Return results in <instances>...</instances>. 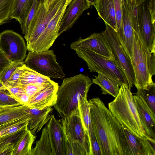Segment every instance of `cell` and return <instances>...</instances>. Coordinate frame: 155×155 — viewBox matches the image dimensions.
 Masks as SVG:
<instances>
[{"label": "cell", "instance_id": "cell-1", "mask_svg": "<svg viewBox=\"0 0 155 155\" xmlns=\"http://www.w3.org/2000/svg\"><path fill=\"white\" fill-rule=\"evenodd\" d=\"M91 118L102 155H124L126 140L122 125L98 97L89 101Z\"/></svg>", "mask_w": 155, "mask_h": 155}, {"label": "cell", "instance_id": "cell-2", "mask_svg": "<svg viewBox=\"0 0 155 155\" xmlns=\"http://www.w3.org/2000/svg\"><path fill=\"white\" fill-rule=\"evenodd\" d=\"M93 84L87 76L82 74L64 78L57 92V98L54 106L62 119L79 111L78 98H87L89 88Z\"/></svg>", "mask_w": 155, "mask_h": 155}, {"label": "cell", "instance_id": "cell-3", "mask_svg": "<svg viewBox=\"0 0 155 155\" xmlns=\"http://www.w3.org/2000/svg\"><path fill=\"white\" fill-rule=\"evenodd\" d=\"M134 41L131 62L134 76V85L137 89L148 90L155 83V54L146 46L141 36L138 26L133 28Z\"/></svg>", "mask_w": 155, "mask_h": 155}, {"label": "cell", "instance_id": "cell-4", "mask_svg": "<svg viewBox=\"0 0 155 155\" xmlns=\"http://www.w3.org/2000/svg\"><path fill=\"white\" fill-rule=\"evenodd\" d=\"M108 107L114 116L133 134L141 137H148L143 128L133 94L128 85L123 84L120 87L118 95L108 104Z\"/></svg>", "mask_w": 155, "mask_h": 155}, {"label": "cell", "instance_id": "cell-5", "mask_svg": "<svg viewBox=\"0 0 155 155\" xmlns=\"http://www.w3.org/2000/svg\"><path fill=\"white\" fill-rule=\"evenodd\" d=\"M67 151L73 155H91L89 137L82 124L79 111L62 119Z\"/></svg>", "mask_w": 155, "mask_h": 155}, {"label": "cell", "instance_id": "cell-6", "mask_svg": "<svg viewBox=\"0 0 155 155\" xmlns=\"http://www.w3.org/2000/svg\"><path fill=\"white\" fill-rule=\"evenodd\" d=\"M78 57L86 63L90 72H97L116 80L122 85L128 86L123 71L115 60H112L93 51L79 49L75 51Z\"/></svg>", "mask_w": 155, "mask_h": 155}, {"label": "cell", "instance_id": "cell-7", "mask_svg": "<svg viewBox=\"0 0 155 155\" xmlns=\"http://www.w3.org/2000/svg\"><path fill=\"white\" fill-rule=\"evenodd\" d=\"M53 50L41 52L28 51L24 64L36 72L49 78L62 79L65 76L63 68L57 62Z\"/></svg>", "mask_w": 155, "mask_h": 155}, {"label": "cell", "instance_id": "cell-8", "mask_svg": "<svg viewBox=\"0 0 155 155\" xmlns=\"http://www.w3.org/2000/svg\"><path fill=\"white\" fill-rule=\"evenodd\" d=\"M102 33L106 40L114 60L123 71L127 81L129 89L134 85V74L131 60L119 41L117 32L106 24Z\"/></svg>", "mask_w": 155, "mask_h": 155}, {"label": "cell", "instance_id": "cell-9", "mask_svg": "<svg viewBox=\"0 0 155 155\" xmlns=\"http://www.w3.org/2000/svg\"><path fill=\"white\" fill-rule=\"evenodd\" d=\"M0 49L12 62H22L26 56L27 50L23 38L12 30L0 33Z\"/></svg>", "mask_w": 155, "mask_h": 155}, {"label": "cell", "instance_id": "cell-10", "mask_svg": "<svg viewBox=\"0 0 155 155\" xmlns=\"http://www.w3.org/2000/svg\"><path fill=\"white\" fill-rule=\"evenodd\" d=\"M66 1L50 21L38 38L28 50L41 52L49 49L57 38L61 21L68 6Z\"/></svg>", "mask_w": 155, "mask_h": 155}, {"label": "cell", "instance_id": "cell-11", "mask_svg": "<svg viewBox=\"0 0 155 155\" xmlns=\"http://www.w3.org/2000/svg\"><path fill=\"white\" fill-rule=\"evenodd\" d=\"M138 24L141 38L146 46L155 54V22L152 20L148 8L147 0L137 6Z\"/></svg>", "mask_w": 155, "mask_h": 155}, {"label": "cell", "instance_id": "cell-12", "mask_svg": "<svg viewBox=\"0 0 155 155\" xmlns=\"http://www.w3.org/2000/svg\"><path fill=\"white\" fill-rule=\"evenodd\" d=\"M70 47L75 51L79 49L91 51L108 59L114 60L110 47L102 32L93 33L85 38H80L72 42Z\"/></svg>", "mask_w": 155, "mask_h": 155}, {"label": "cell", "instance_id": "cell-13", "mask_svg": "<svg viewBox=\"0 0 155 155\" xmlns=\"http://www.w3.org/2000/svg\"><path fill=\"white\" fill-rule=\"evenodd\" d=\"M126 140L125 155H155V140L137 137L121 124Z\"/></svg>", "mask_w": 155, "mask_h": 155}, {"label": "cell", "instance_id": "cell-14", "mask_svg": "<svg viewBox=\"0 0 155 155\" xmlns=\"http://www.w3.org/2000/svg\"><path fill=\"white\" fill-rule=\"evenodd\" d=\"M46 127L52 150L51 155H66L65 137L61 120H57L52 114Z\"/></svg>", "mask_w": 155, "mask_h": 155}, {"label": "cell", "instance_id": "cell-15", "mask_svg": "<svg viewBox=\"0 0 155 155\" xmlns=\"http://www.w3.org/2000/svg\"><path fill=\"white\" fill-rule=\"evenodd\" d=\"M123 14V34L119 40L131 60L132 56L134 31L130 15V0H121Z\"/></svg>", "mask_w": 155, "mask_h": 155}, {"label": "cell", "instance_id": "cell-16", "mask_svg": "<svg viewBox=\"0 0 155 155\" xmlns=\"http://www.w3.org/2000/svg\"><path fill=\"white\" fill-rule=\"evenodd\" d=\"M68 6L61 21L59 36L71 28L84 12L91 5L86 0H72Z\"/></svg>", "mask_w": 155, "mask_h": 155}, {"label": "cell", "instance_id": "cell-17", "mask_svg": "<svg viewBox=\"0 0 155 155\" xmlns=\"http://www.w3.org/2000/svg\"><path fill=\"white\" fill-rule=\"evenodd\" d=\"M46 14L44 3H39L37 11L30 24L27 32L25 35L28 51L46 28L44 20Z\"/></svg>", "mask_w": 155, "mask_h": 155}, {"label": "cell", "instance_id": "cell-18", "mask_svg": "<svg viewBox=\"0 0 155 155\" xmlns=\"http://www.w3.org/2000/svg\"><path fill=\"white\" fill-rule=\"evenodd\" d=\"M143 128L147 136L155 139V114L138 96H133Z\"/></svg>", "mask_w": 155, "mask_h": 155}, {"label": "cell", "instance_id": "cell-19", "mask_svg": "<svg viewBox=\"0 0 155 155\" xmlns=\"http://www.w3.org/2000/svg\"><path fill=\"white\" fill-rule=\"evenodd\" d=\"M58 84L53 81L37 95L31 99L26 105L29 107L42 109L54 106L56 104Z\"/></svg>", "mask_w": 155, "mask_h": 155}, {"label": "cell", "instance_id": "cell-20", "mask_svg": "<svg viewBox=\"0 0 155 155\" xmlns=\"http://www.w3.org/2000/svg\"><path fill=\"white\" fill-rule=\"evenodd\" d=\"M53 109L49 106L42 109L28 107L26 112L29 117L28 128L34 135L39 131L51 118Z\"/></svg>", "mask_w": 155, "mask_h": 155}, {"label": "cell", "instance_id": "cell-21", "mask_svg": "<svg viewBox=\"0 0 155 155\" xmlns=\"http://www.w3.org/2000/svg\"><path fill=\"white\" fill-rule=\"evenodd\" d=\"M78 105L82 124L89 137L91 148H96L99 146V144L92 127L90 114V104L87 98L80 97L78 99Z\"/></svg>", "mask_w": 155, "mask_h": 155}, {"label": "cell", "instance_id": "cell-22", "mask_svg": "<svg viewBox=\"0 0 155 155\" xmlns=\"http://www.w3.org/2000/svg\"><path fill=\"white\" fill-rule=\"evenodd\" d=\"M99 16L106 24L117 32L114 0H97L93 5Z\"/></svg>", "mask_w": 155, "mask_h": 155}, {"label": "cell", "instance_id": "cell-23", "mask_svg": "<svg viewBox=\"0 0 155 155\" xmlns=\"http://www.w3.org/2000/svg\"><path fill=\"white\" fill-rule=\"evenodd\" d=\"M34 0H14L10 18L14 19L20 24L22 29L28 15Z\"/></svg>", "mask_w": 155, "mask_h": 155}, {"label": "cell", "instance_id": "cell-24", "mask_svg": "<svg viewBox=\"0 0 155 155\" xmlns=\"http://www.w3.org/2000/svg\"><path fill=\"white\" fill-rule=\"evenodd\" d=\"M92 80L93 83L101 87L102 94H109L115 98L118 94L119 87L122 85L117 81L111 79L101 73Z\"/></svg>", "mask_w": 155, "mask_h": 155}, {"label": "cell", "instance_id": "cell-25", "mask_svg": "<svg viewBox=\"0 0 155 155\" xmlns=\"http://www.w3.org/2000/svg\"><path fill=\"white\" fill-rule=\"evenodd\" d=\"M36 137L28 128L26 129L15 144L12 155H30Z\"/></svg>", "mask_w": 155, "mask_h": 155}, {"label": "cell", "instance_id": "cell-26", "mask_svg": "<svg viewBox=\"0 0 155 155\" xmlns=\"http://www.w3.org/2000/svg\"><path fill=\"white\" fill-rule=\"evenodd\" d=\"M29 117H24L9 121L0 125V138L28 128Z\"/></svg>", "mask_w": 155, "mask_h": 155}, {"label": "cell", "instance_id": "cell-27", "mask_svg": "<svg viewBox=\"0 0 155 155\" xmlns=\"http://www.w3.org/2000/svg\"><path fill=\"white\" fill-rule=\"evenodd\" d=\"M26 105L0 108V125L9 121L28 117Z\"/></svg>", "mask_w": 155, "mask_h": 155}, {"label": "cell", "instance_id": "cell-28", "mask_svg": "<svg viewBox=\"0 0 155 155\" xmlns=\"http://www.w3.org/2000/svg\"><path fill=\"white\" fill-rule=\"evenodd\" d=\"M52 81L50 78L28 68L25 65L24 71L20 79L19 86H23L32 83H48Z\"/></svg>", "mask_w": 155, "mask_h": 155}, {"label": "cell", "instance_id": "cell-29", "mask_svg": "<svg viewBox=\"0 0 155 155\" xmlns=\"http://www.w3.org/2000/svg\"><path fill=\"white\" fill-rule=\"evenodd\" d=\"M52 150L46 126L42 129L40 139L36 142L30 155H51Z\"/></svg>", "mask_w": 155, "mask_h": 155}, {"label": "cell", "instance_id": "cell-30", "mask_svg": "<svg viewBox=\"0 0 155 155\" xmlns=\"http://www.w3.org/2000/svg\"><path fill=\"white\" fill-rule=\"evenodd\" d=\"M25 130L0 138V155H12L15 144Z\"/></svg>", "mask_w": 155, "mask_h": 155}, {"label": "cell", "instance_id": "cell-31", "mask_svg": "<svg viewBox=\"0 0 155 155\" xmlns=\"http://www.w3.org/2000/svg\"><path fill=\"white\" fill-rule=\"evenodd\" d=\"M135 94L145 102L152 112L155 114V85L148 90L137 88Z\"/></svg>", "mask_w": 155, "mask_h": 155}, {"label": "cell", "instance_id": "cell-32", "mask_svg": "<svg viewBox=\"0 0 155 155\" xmlns=\"http://www.w3.org/2000/svg\"><path fill=\"white\" fill-rule=\"evenodd\" d=\"M14 0H0V25L9 22Z\"/></svg>", "mask_w": 155, "mask_h": 155}, {"label": "cell", "instance_id": "cell-33", "mask_svg": "<svg viewBox=\"0 0 155 155\" xmlns=\"http://www.w3.org/2000/svg\"><path fill=\"white\" fill-rule=\"evenodd\" d=\"M117 33L119 40L123 34V14L121 0H114Z\"/></svg>", "mask_w": 155, "mask_h": 155}, {"label": "cell", "instance_id": "cell-34", "mask_svg": "<svg viewBox=\"0 0 155 155\" xmlns=\"http://www.w3.org/2000/svg\"><path fill=\"white\" fill-rule=\"evenodd\" d=\"M21 105L20 101L9 93L0 90V108L16 107Z\"/></svg>", "mask_w": 155, "mask_h": 155}, {"label": "cell", "instance_id": "cell-35", "mask_svg": "<svg viewBox=\"0 0 155 155\" xmlns=\"http://www.w3.org/2000/svg\"><path fill=\"white\" fill-rule=\"evenodd\" d=\"M53 81L51 82L45 84H30L21 86L23 87L26 94L30 99L46 88Z\"/></svg>", "mask_w": 155, "mask_h": 155}, {"label": "cell", "instance_id": "cell-36", "mask_svg": "<svg viewBox=\"0 0 155 155\" xmlns=\"http://www.w3.org/2000/svg\"><path fill=\"white\" fill-rule=\"evenodd\" d=\"M24 64V61L12 62L5 68L0 74V81L5 86L8 80L16 69Z\"/></svg>", "mask_w": 155, "mask_h": 155}, {"label": "cell", "instance_id": "cell-37", "mask_svg": "<svg viewBox=\"0 0 155 155\" xmlns=\"http://www.w3.org/2000/svg\"><path fill=\"white\" fill-rule=\"evenodd\" d=\"M24 64L18 67L6 83L5 86L11 87L19 86L20 79L24 71Z\"/></svg>", "mask_w": 155, "mask_h": 155}, {"label": "cell", "instance_id": "cell-38", "mask_svg": "<svg viewBox=\"0 0 155 155\" xmlns=\"http://www.w3.org/2000/svg\"><path fill=\"white\" fill-rule=\"evenodd\" d=\"M66 0H55L49 10L46 12L45 19V24H47L56 14L60 7L66 2Z\"/></svg>", "mask_w": 155, "mask_h": 155}, {"label": "cell", "instance_id": "cell-39", "mask_svg": "<svg viewBox=\"0 0 155 155\" xmlns=\"http://www.w3.org/2000/svg\"><path fill=\"white\" fill-rule=\"evenodd\" d=\"M39 2L38 0H34L31 9L26 20L23 28L21 29L22 33L25 35L28 31L30 24L35 16L38 8Z\"/></svg>", "mask_w": 155, "mask_h": 155}, {"label": "cell", "instance_id": "cell-40", "mask_svg": "<svg viewBox=\"0 0 155 155\" xmlns=\"http://www.w3.org/2000/svg\"><path fill=\"white\" fill-rule=\"evenodd\" d=\"M12 63L0 49V74L5 68Z\"/></svg>", "mask_w": 155, "mask_h": 155}, {"label": "cell", "instance_id": "cell-41", "mask_svg": "<svg viewBox=\"0 0 155 155\" xmlns=\"http://www.w3.org/2000/svg\"><path fill=\"white\" fill-rule=\"evenodd\" d=\"M9 92L15 97L21 94L25 93V91L22 86H18L7 87Z\"/></svg>", "mask_w": 155, "mask_h": 155}, {"label": "cell", "instance_id": "cell-42", "mask_svg": "<svg viewBox=\"0 0 155 155\" xmlns=\"http://www.w3.org/2000/svg\"><path fill=\"white\" fill-rule=\"evenodd\" d=\"M147 4L152 20L155 22V0H147Z\"/></svg>", "mask_w": 155, "mask_h": 155}, {"label": "cell", "instance_id": "cell-43", "mask_svg": "<svg viewBox=\"0 0 155 155\" xmlns=\"http://www.w3.org/2000/svg\"><path fill=\"white\" fill-rule=\"evenodd\" d=\"M21 102L22 105H26L30 100L29 97L24 93L15 97Z\"/></svg>", "mask_w": 155, "mask_h": 155}, {"label": "cell", "instance_id": "cell-44", "mask_svg": "<svg viewBox=\"0 0 155 155\" xmlns=\"http://www.w3.org/2000/svg\"><path fill=\"white\" fill-rule=\"evenodd\" d=\"M55 0H45L44 3L47 12Z\"/></svg>", "mask_w": 155, "mask_h": 155}, {"label": "cell", "instance_id": "cell-45", "mask_svg": "<svg viewBox=\"0 0 155 155\" xmlns=\"http://www.w3.org/2000/svg\"><path fill=\"white\" fill-rule=\"evenodd\" d=\"M145 0H130L132 5L137 6Z\"/></svg>", "mask_w": 155, "mask_h": 155}, {"label": "cell", "instance_id": "cell-46", "mask_svg": "<svg viewBox=\"0 0 155 155\" xmlns=\"http://www.w3.org/2000/svg\"><path fill=\"white\" fill-rule=\"evenodd\" d=\"M0 90L10 93L6 87L0 81Z\"/></svg>", "mask_w": 155, "mask_h": 155}, {"label": "cell", "instance_id": "cell-47", "mask_svg": "<svg viewBox=\"0 0 155 155\" xmlns=\"http://www.w3.org/2000/svg\"><path fill=\"white\" fill-rule=\"evenodd\" d=\"M91 5H94L97 2V0H86Z\"/></svg>", "mask_w": 155, "mask_h": 155}, {"label": "cell", "instance_id": "cell-48", "mask_svg": "<svg viewBox=\"0 0 155 155\" xmlns=\"http://www.w3.org/2000/svg\"><path fill=\"white\" fill-rule=\"evenodd\" d=\"M39 3H45V0H38Z\"/></svg>", "mask_w": 155, "mask_h": 155}, {"label": "cell", "instance_id": "cell-49", "mask_svg": "<svg viewBox=\"0 0 155 155\" xmlns=\"http://www.w3.org/2000/svg\"><path fill=\"white\" fill-rule=\"evenodd\" d=\"M72 0H66V2L68 4V5L71 2Z\"/></svg>", "mask_w": 155, "mask_h": 155}]
</instances>
